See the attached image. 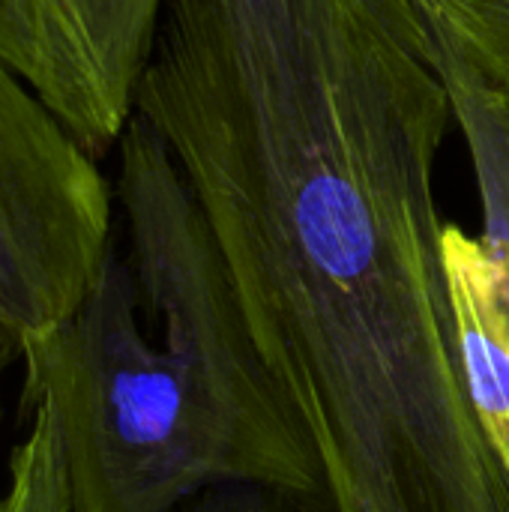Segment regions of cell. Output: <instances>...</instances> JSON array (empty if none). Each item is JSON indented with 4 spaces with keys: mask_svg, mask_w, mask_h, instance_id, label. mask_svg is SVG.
Instances as JSON below:
<instances>
[{
    "mask_svg": "<svg viewBox=\"0 0 509 512\" xmlns=\"http://www.w3.org/2000/svg\"><path fill=\"white\" fill-rule=\"evenodd\" d=\"M114 150L129 261L111 252L84 303L18 354L24 411L54 414L72 512H180L216 486L321 512L315 459L165 141L132 114Z\"/></svg>",
    "mask_w": 509,
    "mask_h": 512,
    "instance_id": "6da1fadb",
    "label": "cell"
},
{
    "mask_svg": "<svg viewBox=\"0 0 509 512\" xmlns=\"http://www.w3.org/2000/svg\"><path fill=\"white\" fill-rule=\"evenodd\" d=\"M114 186L0 57V345L63 324L114 252Z\"/></svg>",
    "mask_w": 509,
    "mask_h": 512,
    "instance_id": "7a4b0ae2",
    "label": "cell"
},
{
    "mask_svg": "<svg viewBox=\"0 0 509 512\" xmlns=\"http://www.w3.org/2000/svg\"><path fill=\"white\" fill-rule=\"evenodd\" d=\"M162 0H21L6 63L102 159L135 105Z\"/></svg>",
    "mask_w": 509,
    "mask_h": 512,
    "instance_id": "3957f363",
    "label": "cell"
},
{
    "mask_svg": "<svg viewBox=\"0 0 509 512\" xmlns=\"http://www.w3.org/2000/svg\"><path fill=\"white\" fill-rule=\"evenodd\" d=\"M441 63L453 99V123L465 138L480 192V243L492 255H509V117L492 105L483 87L444 45Z\"/></svg>",
    "mask_w": 509,
    "mask_h": 512,
    "instance_id": "277c9868",
    "label": "cell"
},
{
    "mask_svg": "<svg viewBox=\"0 0 509 512\" xmlns=\"http://www.w3.org/2000/svg\"><path fill=\"white\" fill-rule=\"evenodd\" d=\"M441 45L509 117V0H420Z\"/></svg>",
    "mask_w": 509,
    "mask_h": 512,
    "instance_id": "5b68a950",
    "label": "cell"
},
{
    "mask_svg": "<svg viewBox=\"0 0 509 512\" xmlns=\"http://www.w3.org/2000/svg\"><path fill=\"white\" fill-rule=\"evenodd\" d=\"M27 417L30 429L9 456V486L0 512H72L54 414L39 402Z\"/></svg>",
    "mask_w": 509,
    "mask_h": 512,
    "instance_id": "8992f818",
    "label": "cell"
},
{
    "mask_svg": "<svg viewBox=\"0 0 509 512\" xmlns=\"http://www.w3.org/2000/svg\"><path fill=\"white\" fill-rule=\"evenodd\" d=\"M180 512H303L294 501L261 486H216Z\"/></svg>",
    "mask_w": 509,
    "mask_h": 512,
    "instance_id": "52a82bcc",
    "label": "cell"
},
{
    "mask_svg": "<svg viewBox=\"0 0 509 512\" xmlns=\"http://www.w3.org/2000/svg\"><path fill=\"white\" fill-rule=\"evenodd\" d=\"M21 0H0V57L6 60L12 33H15V18H18Z\"/></svg>",
    "mask_w": 509,
    "mask_h": 512,
    "instance_id": "ba28073f",
    "label": "cell"
},
{
    "mask_svg": "<svg viewBox=\"0 0 509 512\" xmlns=\"http://www.w3.org/2000/svg\"><path fill=\"white\" fill-rule=\"evenodd\" d=\"M6 360H12V357H9V354H6V348L0 345V369H3V363H6Z\"/></svg>",
    "mask_w": 509,
    "mask_h": 512,
    "instance_id": "9c48e42d",
    "label": "cell"
},
{
    "mask_svg": "<svg viewBox=\"0 0 509 512\" xmlns=\"http://www.w3.org/2000/svg\"><path fill=\"white\" fill-rule=\"evenodd\" d=\"M0 510H3V498H0Z\"/></svg>",
    "mask_w": 509,
    "mask_h": 512,
    "instance_id": "30bf717a",
    "label": "cell"
}]
</instances>
